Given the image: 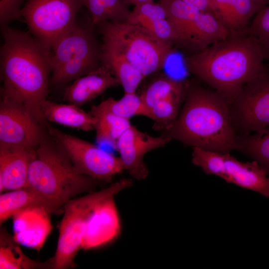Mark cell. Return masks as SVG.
<instances>
[{
	"mask_svg": "<svg viewBox=\"0 0 269 269\" xmlns=\"http://www.w3.org/2000/svg\"><path fill=\"white\" fill-rule=\"evenodd\" d=\"M185 2L193 5L203 11L212 12L210 3L208 0H183Z\"/></svg>",
	"mask_w": 269,
	"mask_h": 269,
	"instance_id": "836d02e7",
	"label": "cell"
},
{
	"mask_svg": "<svg viewBox=\"0 0 269 269\" xmlns=\"http://www.w3.org/2000/svg\"><path fill=\"white\" fill-rule=\"evenodd\" d=\"M235 150L256 161L269 177V126L260 132L236 135Z\"/></svg>",
	"mask_w": 269,
	"mask_h": 269,
	"instance_id": "cb8c5ba5",
	"label": "cell"
},
{
	"mask_svg": "<svg viewBox=\"0 0 269 269\" xmlns=\"http://www.w3.org/2000/svg\"><path fill=\"white\" fill-rule=\"evenodd\" d=\"M89 113L95 120L97 141L108 142L115 149L119 137L132 126L130 120L116 116L99 105L92 106Z\"/></svg>",
	"mask_w": 269,
	"mask_h": 269,
	"instance_id": "603a6c76",
	"label": "cell"
},
{
	"mask_svg": "<svg viewBox=\"0 0 269 269\" xmlns=\"http://www.w3.org/2000/svg\"><path fill=\"white\" fill-rule=\"evenodd\" d=\"M247 32L265 50H269V4L255 14Z\"/></svg>",
	"mask_w": 269,
	"mask_h": 269,
	"instance_id": "1f68e13d",
	"label": "cell"
},
{
	"mask_svg": "<svg viewBox=\"0 0 269 269\" xmlns=\"http://www.w3.org/2000/svg\"><path fill=\"white\" fill-rule=\"evenodd\" d=\"M51 214L41 207L28 208L15 214L12 217L14 240L24 246L40 250L51 231Z\"/></svg>",
	"mask_w": 269,
	"mask_h": 269,
	"instance_id": "9a60e30c",
	"label": "cell"
},
{
	"mask_svg": "<svg viewBox=\"0 0 269 269\" xmlns=\"http://www.w3.org/2000/svg\"><path fill=\"white\" fill-rule=\"evenodd\" d=\"M188 82L169 76L161 75L150 81L139 96L145 106L150 110L161 101L185 93Z\"/></svg>",
	"mask_w": 269,
	"mask_h": 269,
	"instance_id": "484cf974",
	"label": "cell"
},
{
	"mask_svg": "<svg viewBox=\"0 0 269 269\" xmlns=\"http://www.w3.org/2000/svg\"><path fill=\"white\" fill-rule=\"evenodd\" d=\"M191 161L206 174L222 178L225 170L226 153L192 147Z\"/></svg>",
	"mask_w": 269,
	"mask_h": 269,
	"instance_id": "f546056e",
	"label": "cell"
},
{
	"mask_svg": "<svg viewBox=\"0 0 269 269\" xmlns=\"http://www.w3.org/2000/svg\"><path fill=\"white\" fill-rule=\"evenodd\" d=\"M0 269H27L52 267L49 263H40L27 257L22 252L18 243L12 236L5 230L0 231Z\"/></svg>",
	"mask_w": 269,
	"mask_h": 269,
	"instance_id": "d4e9b609",
	"label": "cell"
},
{
	"mask_svg": "<svg viewBox=\"0 0 269 269\" xmlns=\"http://www.w3.org/2000/svg\"><path fill=\"white\" fill-rule=\"evenodd\" d=\"M264 49L247 32L226 38L185 57L187 72L230 103L243 87L265 70Z\"/></svg>",
	"mask_w": 269,
	"mask_h": 269,
	"instance_id": "7a4b0ae2",
	"label": "cell"
},
{
	"mask_svg": "<svg viewBox=\"0 0 269 269\" xmlns=\"http://www.w3.org/2000/svg\"><path fill=\"white\" fill-rule=\"evenodd\" d=\"M167 17L163 6L159 2L153 1L134 6L130 11L127 22L142 26L148 22Z\"/></svg>",
	"mask_w": 269,
	"mask_h": 269,
	"instance_id": "4dcf8cb0",
	"label": "cell"
},
{
	"mask_svg": "<svg viewBox=\"0 0 269 269\" xmlns=\"http://www.w3.org/2000/svg\"><path fill=\"white\" fill-rule=\"evenodd\" d=\"M62 206L28 186L6 191L0 195V223L28 208L43 207L52 214Z\"/></svg>",
	"mask_w": 269,
	"mask_h": 269,
	"instance_id": "44dd1931",
	"label": "cell"
},
{
	"mask_svg": "<svg viewBox=\"0 0 269 269\" xmlns=\"http://www.w3.org/2000/svg\"><path fill=\"white\" fill-rule=\"evenodd\" d=\"M36 148L0 145V192L27 186Z\"/></svg>",
	"mask_w": 269,
	"mask_h": 269,
	"instance_id": "2e32d148",
	"label": "cell"
},
{
	"mask_svg": "<svg viewBox=\"0 0 269 269\" xmlns=\"http://www.w3.org/2000/svg\"><path fill=\"white\" fill-rule=\"evenodd\" d=\"M222 179L228 183L269 198V177L255 160L242 162L230 153H226L225 170Z\"/></svg>",
	"mask_w": 269,
	"mask_h": 269,
	"instance_id": "ac0fdd59",
	"label": "cell"
},
{
	"mask_svg": "<svg viewBox=\"0 0 269 269\" xmlns=\"http://www.w3.org/2000/svg\"><path fill=\"white\" fill-rule=\"evenodd\" d=\"M235 133L248 134L269 126V69L255 77L241 89L229 103Z\"/></svg>",
	"mask_w": 269,
	"mask_h": 269,
	"instance_id": "8fae6325",
	"label": "cell"
},
{
	"mask_svg": "<svg viewBox=\"0 0 269 269\" xmlns=\"http://www.w3.org/2000/svg\"><path fill=\"white\" fill-rule=\"evenodd\" d=\"M98 181L80 172L52 139L45 136L36 147L27 186L62 206L76 195L91 192Z\"/></svg>",
	"mask_w": 269,
	"mask_h": 269,
	"instance_id": "277c9868",
	"label": "cell"
},
{
	"mask_svg": "<svg viewBox=\"0 0 269 269\" xmlns=\"http://www.w3.org/2000/svg\"><path fill=\"white\" fill-rule=\"evenodd\" d=\"M159 1L176 31L177 45L191 53L223 40L231 34L212 12L203 11L183 0Z\"/></svg>",
	"mask_w": 269,
	"mask_h": 269,
	"instance_id": "ba28073f",
	"label": "cell"
},
{
	"mask_svg": "<svg viewBox=\"0 0 269 269\" xmlns=\"http://www.w3.org/2000/svg\"><path fill=\"white\" fill-rule=\"evenodd\" d=\"M27 0H0V28L22 18V5Z\"/></svg>",
	"mask_w": 269,
	"mask_h": 269,
	"instance_id": "d6a6232c",
	"label": "cell"
},
{
	"mask_svg": "<svg viewBox=\"0 0 269 269\" xmlns=\"http://www.w3.org/2000/svg\"><path fill=\"white\" fill-rule=\"evenodd\" d=\"M265 54L266 60H267L269 62V50H265Z\"/></svg>",
	"mask_w": 269,
	"mask_h": 269,
	"instance_id": "8d00e7d4",
	"label": "cell"
},
{
	"mask_svg": "<svg viewBox=\"0 0 269 269\" xmlns=\"http://www.w3.org/2000/svg\"><path fill=\"white\" fill-rule=\"evenodd\" d=\"M1 96L0 145L36 148L45 137L41 124L21 105Z\"/></svg>",
	"mask_w": 269,
	"mask_h": 269,
	"instance_id": "7c38bea8",
	"label": "cell"
},
{
	"mask_svg": "<svg viewBox=\"0 0 269 269\" xmlns=\"http://www.w3.org/2000/svg\"><path fill=\"white\" fill-rule=\"evenodd\" d=\"M171 141L160 134L153 136L141 132L133 125L126 130L117 141L118 151L124 170L136 180H142L148 175L143 161L145 155L153 150L164 147Z\"/></svg>",
	"mask_w": 269,
	"mask_h": 269,
	"instance_id": "4fadbf2b",
	"label": "cell"
},
{
	"mask_svg": "<svg viewBox=\"0 0 269 269\" xmlns=\"http://www.w3.org/2000/svg\"><path fill=\"white\" fill-rule=\"evenodd\" d=\"M98 26L102 38L114 44L145 78L162 69L173 52L172 45L140 25L105 22Z\"/></svg>",
	"mask_w": 269,
	"mask_h": 269,
	"instance_id": "52a82bcc",
	"label": "cell"
},
{
	"mask_svg": "<svg viewBox=\"0 0 269 269\" xmlns=\"http://www.w3.org/2000/svg\"><path fill=\"white\" fill-rule=\"evenodd\" d=\"M100 60L101 65L117 79L125 93L136 92L145 78L114 44L104 38L101 45Z\"/></svg>",
	"mask_w": 269,
	"mask_h": 269,
	"instance_id": "d6986e66",
	"label": "cell"
},
{
	"mask_svg": "<svg viewBox=\"0 0 269 269\" xmlns=\"http://www.w3.org/2000/svg\"><path fill=\"white\" fill-rule=\"evenodd\" d=\"M160 134L191 147L222 153H230L236 148L229 103L215 90L194 82H188L176 120Z\"/></svg>",
	"mask_w": 269,
	"mask_h": 269,
	"instance_id": "3957f363",
	"label": "cell"
},
{
	"mask_svg": "<svg viewBox=\"0 0 269 269\" xmlns=\"http://www.w3.org/2000/svg\"><path fill=\"white\" fill-rule=\"evenodd\" d=\"M94 25L77 21L51 47V81L62 84L93 71L101 66V46L93 32Z\"/></svg>",
	"mask_w": 269,
	"mask_h": 269,
	"instance_id": "5b68a950",
	"label": "cell"
},
{
	"mask_svg": "<svg viewBox=\"0 0 269 269\" xmlns=\"http://www.w3.org/2000/svg\"><path fill=\"white\" fill-rule=\"evenodd\" d=\"M92 24L127 22L130 11L124 0H83Z\"/></svg>",
	"mask_w": 269,
	"mask_h": 269,
	"instance_id": "4316f807",
	"label": "cell"
},
{
	"mask_svg": "<svg viewBox=\"0 0 269 269\" xmlns=\"http://www.w3.org/2000/svg\"><path fill=\"white\" fill-rule=\"evenodd\" d=\"M103 109L120 117L130 120L136 116L151 119L150 110L145 106L139 95L136 92L125 93L120 99L112 97L98 104Z\"/></svg>",
	"mask_w": 269,
	"mask_h": 269,
	"instance_id": "83f0119b",
	"label": "cell"
},
{
	"mask_svg": "<svg viewBox=\"0 0 269 269\" xmlns=\"http://www.w3.org/2000/svg\"><path fill=\"white\" fill-rule=\"evenodd\" d=\"M132 185L131 179H123L100 191L71 199L64 204L56 250L51 260L52 269H65L73 266L75 258L81 249L87 221L93 209L101 201L114 197Z\"/></svg>",
	"mask_w": 269,
	"mask_h": 269,
	"instance_id": "8992f818",
	"label": "cell"
},
{
	"mask_svg": "<svg viewBox=\"0 0 269 269\" xmlns=\"http://www.w3.org/2000/svg\"><path fill=\"white\" fill-rule=\"evenodd\" d=\"M212 12L231 33L246 32L258 12L251 0H210Z\"/></svg>",
	"mask_w": 269,
	"mask_h": 269,
	"instance_id": "ffe728a7",
	"label": "cell"
},
{
	"mask_svg": "<svg viewBox=\"0 0 269 269\" xmlns=\"http://www.w3.org/2000/svg\"><path fill=\"white\" fill-rule=\"evenodd\" d=\"M118 85L117 79L101 65L97 69L75 79L65 90L63 100L81 107Z\"/></svg>",
	"mask_w": 269,
	"mask_h": 269,
	"instance_id": "e0dca14e",
	"label": "cell"
},
{
	"mask_svg": "<svg viewBox=\"0 0 269 269\" xmlns=\"http://www.w3.org/2000/svg\"><path fill=\"white\" fill-rule=\"evenodd\" d=\"M83 0H27L22 18L30 33L50 50L55 41L76 22Z\"/></svg>",
	"mask_w": 269,
	"mask_h": 269,
	"instance_id": "9c48e42d",
	"label": "cell"
},
{
	"mask_svg": "<svg viewBox=\"0 0 269 269\" xmlns=\"http://www.w3.org/2000/svg\"><path fill=\"white\" fill-rule=\"evenodd\" d=\"M186 93L161 101L150 110L152 129L160 132L169 128L176 120L183 104Z\"/></svg>",
	"mask_w": 269,
	"mask_h": 269,
	"instance_id": "f1b7e54d",
	"label": "cell"
},
{
	"mask_svg": "<svg viewBox=\"0 0 269 269\" xmlns=\"http://www.w3.org/2000/svg\"><path fill=\"white\" fill-rule=\"evenodd\" d=\"M255 4L258 11L269 4V0H251Z\"/></svg>",
	"mask_w": 269,
	"mask_h": 269,
	"instance_id": "e575fe53",
	"label": "cell"
},
{
	"mask_svg": "<svg viewBox=\"0 0 269 269\" xmlns=\"http://www.w3.org/2000/svg\"><path fill=\"white\" fill-rule=\"evenodd\" d=\"M41 109L46 122L85 132L94 130V118L80 107L70 103H57L46 99L41 103Z\"/></svg>",
	"mask_w": 269,
	"mask_h": 269,
	"instance_id": "7402d4cb",
	"label": "cell"
},
{
	"mask_svg": "<svg viewBox=\"0 0 269 269\" xmlns=\"http://www.w3.org/2000/svg\"><path fill=\"white\" fill-rule=\"evenodd\" d=\"M120 228L114 197L101 201L89 217L81 249L90 250L108 243L118 236Z\"/></svg>",
	"mask_w": 269,
	"mask_h": 269,
	"instance_id": "5bb4252c",
	"label": "cell"
},
{
	"mask_svg": "<svg viewBox=\"0 0 269 269\" xmlns=\"http://www.w3.org/2000/svg\"><path fill=\"white\" fill-rule=\"evenodd\" d=\"M45 127L50 137L65 152L81 173L97 181H110L124 170L120 157L84 139L62 132L48 123Z\"/></svg>",
	"mask_w": 269,
	"mask_h": 269,
	"instance_id": "30bf717a",
	"label": "cell"
},
{
	"mask_svg": "<svg viewBox=\"0 0 269 269\" xmlns=\"http://www.w3.org/2000/svg\"><path fill=\"white\" fill-rule=\"evenodd\" d=\"M0 30L3 39L0 49L1 95L21 105L45 125L41 105L48 93L49 50L28 33L9 26Z\"/></svg>",
	"mask_w": 269,
	"mask_h": 269,
	"instance_id": "6da1fadb",
	"label": "cell"
},
{
	"mask_svg": "<svg viewBox=\"0 0 269 269\" xmlns=\"http://www.w3.org/2000/svg\"><path fill=\"white\" fill-rule=\"evenodd\" d=\"M124 1L127 4H133L134 6L147 2L150 1H153L154 0H124Z\"/></svg>",
	"mask_w": 269,
	"mask_h": 269,
	"instance_id": "d590c367",
	"label": "cell"
}]
</instances>
